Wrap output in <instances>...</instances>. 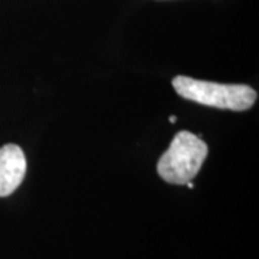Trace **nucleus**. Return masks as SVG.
<instances>
[{"instance_id":"obj_1","label":"nucleus","mask_w":259,"mask_h":259,"mask_svg":"<svg viewBox=\"0 0 259 259\" xmlns=\"http://www.w3.org/2000/svg\"><path fill=\"white\" fill-rule=\"evenodd\" d=\"M173 88L185 100L231 111H246L256 102L258 94L243 83H218L189 76H176Z\"/></svg>"},{"instance_id":"obj_2","label":"nucleus","mask_w":259,"mask_h":259,"mask_svg":"<svg viewBox=\"0 0 259 259\" xmlns=\"http://www.w3.org/2000/svg\"><path fill=\"white\" fill-rule=\"evenodd\" d=\"M207 153V144L199 136L180 131L158 160V176L171 185H186L197 176Z\"/></svg>"},{"instance_id":"obj_3","label":"nucleus","mask_w":259,"mask_h":259,"mask_svg":"<svg viewBox=\"0 0 259 259\" xmlns=\"http://www.w3.org/2000/svg\"><path fill=\"white\" fill-rule=\"evenodd\" d=\"M26 175V157L16 144L0 148V197H6L18 189Z\"/></svg>"},{"instance_id":"obj_4","label":"nucleus","mask_w":259,"mask_h":259,"mask_svg":"<svg viewBox=\"0 0 259 259\" xmlns=\"http://www.w3.org/2000/svg\"><path fill=\"white\" fill-rule=\"evenodd\" d=\"M170 122H176V117H170Z\"/></svg>"}]
</instances>
